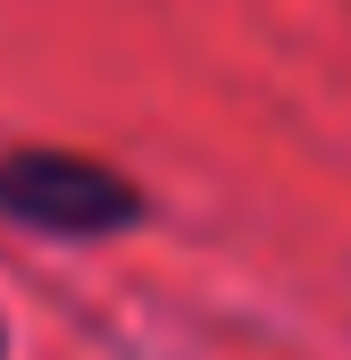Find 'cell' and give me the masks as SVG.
Masks as SVG:
<instances>
[{
    "mask_svg": "<svg viewBox=\"0 0 351 360\" xmlns=\"http://www.w3.org/2000/svg\"><path fill=\"white\" fill-rule=\"evenodd\" d=\"M0 210L25 218V226H51V235H100V226H126L134 218V193L67 151H17L0 160Z\"/></svg>",
    "mask_w": 351,
    "mask_h": 360,
    "instance_id": "cell-1",
    "label": "cell"
}]
</instances>
